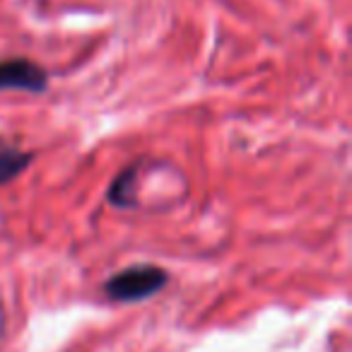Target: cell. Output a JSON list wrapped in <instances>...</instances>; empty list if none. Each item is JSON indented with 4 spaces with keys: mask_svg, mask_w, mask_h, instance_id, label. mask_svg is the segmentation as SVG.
Segmentation results:
<instances>
[{
    "mask_svg": "<svg viewBox=\"0 0 352 352\" xmlns=\"http://www.w3.org/2000/svg\"><path fill=\"white\" fill-rule=\"evenodd\" d=\"M169 275L160 265H131V268L121 270V273L111 275L104 285V292L116 302H140V299L152 297L166 285Z\"/></svg>",
    "mask_w": 352,
    "mask_h": 352,
    "instance_id": "6da1fadb",
    "label": "cell"
},
{
    "mask_svg": "<svg viewBox=\"0 0 352 352\" xmlns=\"http://www.w3.org/2000/svg\"><path fill=\"white\" fill-rule=\"evenodd\" d=\"M49 87V75L30 58L0 60V89H25L44 92Z\"/></svg>",
    "mask_w": 352,
    "mask_h": 352,
    "instance_id": "7a4b0ae2",
    "label": "cell"
},
{
    "mask_svg": "<svg viewBox=\"0 0 352 352\" xmlns=\"http://www.w3.org/2000/svg\"><path fill=\"white\" fill-rule=\"evenodd\" d=\"M135 166H128L126 171L116 176V182L109 188V201L118 208H133L135 206Z\"/></svg>",
    "mask_w": 352,
    "mask_h": 352,
    "instance_id": "3957f363",
    "label": "cell"
},
{
    "mask_svg": "<svg viewBox=\"0 0 352 352\" xmlns=\"http://www.w3.org/2000/svg\"><path fill=\"white\" fill-rule=\"evenodd\" d=\"M30 162H32L30 152L12 150V147L0 150V186L8 184V182H12L15 176H20L22 171L30 166Z\"/></svg>",
    "mask_w": 352,
    "mask_h": 352,
    "instance_id": "277c9868",
    "label": "cell"
}]
</instances>
